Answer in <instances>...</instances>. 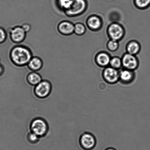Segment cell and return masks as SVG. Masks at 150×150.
<instances>
[{
  "instance_id": "6da1fadb",
  "label": "cell",
  "mask_w": 150,
  "mask_h": 150,
  "mask_svg": "<svg viewBox=\"0 0 150 150\" xmlns=\"http://www.w3.org/2000/svg\"><path fill=\"white\" fill-rule=\"evenodd\" d=\"M33 57L32 51L30 48L22 45H17L13 47L9 54L11 62L18 67L27 65Z\"/></svg>"
},
{
  "instance_id": "7a4b0ae2",
  "label": "cell",
  "mask_w": 150,
  "mask_h": 150,
  "mask_svg": "<svg viewBox=\"0 0 150 150\" xmlns=\"http://www.w3.org/2000/svg\"><path fill=\"white\" fill-rule=\"evenodd\" d=\"M30 131L40 138L46 136L49 131V126L46 120L42 117H36L32 120L29 126Z\"/></svg>"
},
{
  "instance_id": "3957f363",
  "label": "cell",
  "mask_w": 150,
  "mask_h": 150,
  "mask_svg": "<svg viewBox=\"0 0 150 150\" xmlns=\"http://www.w3.org/2000/svg\"><path fill=\"white\" fill-rule=\"evenodd\" d=\"M52 85L49 81L42 80L35 86L34 93L35 96L40 99L48 97L52 91Z\"/></svg>"
},
{
  "instance_id": "277c9868",
  "label": "cell",
  "mask_w": 150,
  "mask_h": 150,
  "mask_svg": "<svg viewBox=\"0 0 150 150\" xmlns=\"http://www.w3.org/2000/svg\"><path fill=\"white\" fill-rule=\"evenodd\" d=\"M87 4L86 0H73L70 8L64 11L65 14L69 17L78 16L85 11Z\"/></svg>"
},
{
  "instance_id": "5b68a950",
  "label": "cell",
  "mask_w": 150,
  "mask_h": 150,
  "mask_svg": "<svg viewBox=\"0 0 150 150\" xmlns=\"http://www.w3.org/2000/svg\"><path fill=\"white\" fill-rule=\"evenodd\" d=\"M81 147L84 150H92L96 146V139L95 136L89 132L82 134L79 139Z\"/></svg>"
},
{
  "instance_id": "8992f818",
  "label": "cell",
  "mask_w": 150,
  "mask_h": 150,
  "mask_svg": "<svg viewBox=\"0 0 150 150\" xmlns=\"http://www.w3.org/2000/svg\"><path fill=\"white\" fill-rule=\"evenodd\" d=\"M10 39L16 44H20L26 39V33L21 26H16L12 27L9 31Z\"/></svg>"
},
{
  "instance_id": "52a82bcc",
  "label": "cell",
  "mask_w": 150,
  "mask_h": 150,
  "mask_svg": "<svg viewBox=\"0 0 150 150\" xmlns=\"http://www.w3.org/2000/svg\"><path fill=\"white\" fill-rule=\"evenodd\" d=\"M102 76L105 81L110 84H114L119 80V72L111 67L105 69Z\"/></svg>"
},
{
  "instance_id": "ba28073f",
  "label": "cell",
  "mask_w": 150,
  "mask_h": 150,
  "mask_svg": "<svg viewBox=\"0 0 150 150\" xmlns=\"http://www.w3.org/2000/svg\"><path fill=\"white\" fill-rule=\"evenodd\" d=\"M57 29L62 35L65 36H70L74 33V24L69 21H63L58 23Z\"/></svg>"
},
{
  "instance_id": "9c48e42d",
  "label": "cell",
  "mask_w": 150,
  "mask_h": 150,
  "mask_svg": "<svg viewBox=\"0 0 150 150\" xmlns=\"http://www.w3.org/2000/svg\"><path fill=\"white\" fill-rule=\"evenodd\" d=\"M122 61V65L126 69L132 71L138 67V60L134 55L126 54L123 56Z\"/></svg>"
},
{
  "instance_id": "30bf717a",
  "label": "cell",
  "mask_w": 150,
  "mask_h": 150,
  "mask_svg": "<svg viewBox=\"0 0 150 150\" xmlns=\"http://www.w3.org/2000/svg\"><path fill=\"white\" fill-rule=\"evenodd\" d=\"M108 33L112 39L117 41L123 37L124 32L123 28L120 25L113 23L109 26Z\"/></svg>"
},
{
  "instance_id": "8fae6325",
  "label": "cell",
  "mask_w": 150,
  "mask_h": 150,
  "mask_svg": "<svg viewBox=\"0 0 150 150\" xmlns=\"http://www.w3.org/2000/svg\"><path fill=\"white\" fill-rule=\"evenodd\" d=\"M134 77V73L132 70L126 69L119 72V80L123 84L128 85L132 83Z\"/></svg>"
},
{
  "instance_id": "7c38bea8",
  "label": "cell",
  "mask_w": 150,
  "mask_h": 150,
  "mask_svg": "<svg viewBox=\"0 0 150 150\" xmlns=\"http://www.w3.org/2000/svg\"><path fill=\"white\" fill-rule=\"evenodd\" d=\"M43 64V62L40 57H33L27 66L32 71L37 72L42 69Z\"/></svg>"
},
{
  "instance_id": "4fadbf2b",
  "label": "cell",
  "mask_w": 150,
  "mask_h": 150,
  "mask_svg": "<svg viewBox=\"0 0 150 150\" xmlns=\"http://www.w3.org/2000/svg\"><path fill=\"white\" fill-rule=\"evenodd\" d=\"M26 81L29 85L36 86L42 80V76L40 74L36 71H32L27 75Z\"/></svg>"
},
{
  "instance_id": "5bb4252c",
  "label": "cell",
  "mask_w": 150,
  "mask_h": 150,
  "mask_svg": "<svg viewBox=\"0 0 150 150\" xmlns=\"http://www.w3.org/2000/svg\"><path fill=\"white\" fill-rule=\"evenodd\" d=\"M111 59L109 56L105 52L100 53L96 57L98 64L102 67H106L110 64Z\"/></svg>"
},
{
  "instance_id": "9a60e30c",
  "label": "cell",
  "mask_w": 150,
  "mask_h": 150,
  "mask_svg": "<svg viewBox=\"0 0 150 150\" xmlns=\"http://www.w3.org/2000/svg\"><path fill=\"white\" fill-rule=\"evenodd\" d=\"M87 25L91 29L97 30L101 27V21L99 17L95 16H92L88 18Z\"/></svg>"
},
{
  "instance_id": "2e32d148",
  "label": "cell",
  "mask_w": 150,
  "mask_h": 150,
  "mask_svg": "<svg viewBox=\"0 0 150 150\" xmlns=\"http://www.w3.org/2000/svg\"><path fill=\"white\" fill-rule=\"evenodd\" d=\"M140 48V45L137 42L132 41L128 45L127 51L128 53L134 55L139 52Z\"/></svg>"
},
{
  "instance_id": "e0dca14e",
  "label": "cell",
  "mask_w": 150,
  "mask_h": 150,
  "mask_svg": "<svg viewBox=\"0 0 150 150\" xmlns=\"http://www.w3.org/2000/svg\"><path fill=\"white\" fill-rule=\"evenodd\" d=\"M73 0H57L56 3L59 8L65 11L71 6Z\"/></svg>"
},
{
  "instance_id": "ac0fdd59",
  "label": "cell",
  "mask_w": 150,
  "mask_h": 150,
  "mask_svg": "<svg viewBox=\"0 0 150 150\" xmlns=\"http://www.w3.org/2000/svg\"><path fill=\"white\" fill-rule=\"evenodd\" d=\"M86 27L83 23H77L74 24V33L78 36H81L85 33Z\"/></svg>"
},
{
  "instance_id": "d6986e66",
  "label": "cell",
  "mask_w": 150,
  "mask_h": 150,
  "mask_svg": "<svg viewBox=\"0 0 150 150\" xmlns=\"http://www.w3.org/2000/svg\"><path fill=\"white\" fill-rule=\"evenodd\" d=\"M26 137L29 143L32 144L37 143L41 139L37 135L31 131L28 133Z\"/></svg>"
},
{
  "instance_id": "ffe728a7",
  "label": "cell",
  "mask_w": 150,
  "mask_h": 150,
  "mask_svg": "<svg viewBox=\"0 0 150 150\" xmlns=\"http://www.w3.org/2000/svg\"><path fill=\"white\" fill-rule=\"evenodd\" d=\"M110 65L114 69H117L120 68L121 67L122 64V61L118 57H114L111 59L110 62Z\"/></svg>"
},
{
  "instance_id": "44dd1931",
  "label": "cell",
  "mask_w": 150,
  "mask_h": 150,
  "mask_svg": "<svg viewBox=\"0 0 150 150\" xmlns=\"http://www.w3.org/2000/svg\"><path fill=\"white\" fill-rule=\"evenodd\" d=\"M134 2L139 8H145L150 6V0H134Z\"/></svg>"
},
{
  "instance_id": "7402d4cb",
  "label": "cell",
  "mask_w": 150,
  "mask_h": 150,
  "mask_svg": "<svg viewBox=\"0 0 150 150\" xmlns=\"http://www.w3.org/2000/svg\"><path fill=\"white\" fill-rule=\"evenodd\" d=\"M117 41L111 39V40L109 41L107 46L110 51H114L117 49L118 47L119 44Z\"/></svg>"
},
{
  "instance_id": "603a6c76",
  "label": "cell",
  "mask_w": 150,
  "mask_h": 150,
  "mask_svg": "<svg viewBox=\"0 0 150 150\" xmlns=\"http://www.w3.org/2000/svg\"><path fill=\"white\" fill-rule=\"evenodd\" d=\"M97 89L100 92H105L108 89V85L106 82L101 81L97 85Z\"/></svg>"
},
{
  "instance_id": "cb8c5ba5",
  "label": "cell",
  "mask_w": 150,
  "mask_h": 150,
  "mask_svg": "<svg viewBox=\"0 0 150 150\" xmlns=\"http://www.w3.org/2000/svg\"><path fill=\"white\" fill-rule=\"evenodd\" d=\"M7 37V32L4 28H0V44L5 42Z\"/></svg>"
},
{
  "instance_id": "d4e9b609",
  "label": "cell",
  "mask_w": 150,
  "mask_h": 150,
  "mask_svg": "<svg viewBox=\"0 0 150 150\" xmlns=\"http://www.w3.org/2000/svg\"><path fill=\"white\" fill-rule=\"evenodd\" d=\"M21 27L26 33L30 31L31 29V26L29 23H23L21 25Z\"/></svg>"
},
{
  "instance_id": "484cf974",
  "label": "cell",
  "mask_w": 150,
  "mask_h": 150,
  "mask_svg": "<svg viewBox=\"0 0 150 150\" xmlns=\"http://www.w3.org/2000/svg\"><path fill=\"white\" fill-rule=\"evenodd\" d=\"M5 70V68L4 65L2 64H0V76H2L4 74Z\"/></svg>"
},
{
  "instance_id": "4316f807",
  "label": "cell",
  "mask_w": 150,
  "mask_h": 150,
  "mask_svg": "<svg viewBox=\"0 0 150 150\" xmlns=\"http://www.w3.org/2000/svg\"><path fill=\"white\" fill-rule=\"evenodd\" d=\"M105 150H117L114 148H107L106 149H105Z\"/></svg>"
}]
</instances>
